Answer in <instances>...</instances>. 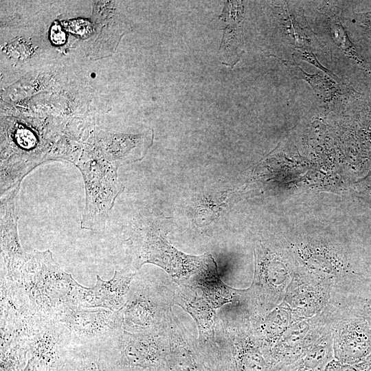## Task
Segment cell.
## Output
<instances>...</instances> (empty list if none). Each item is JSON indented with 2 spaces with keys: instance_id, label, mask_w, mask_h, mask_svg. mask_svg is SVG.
Listing matches in <instances>:
<instances>
[{
  "instance_id": "obj_23",
  "label": "cell",
  "mask_w": 371,
  "mask_h": 371,
  "mask_svg": "<svg viewBox=\"0 0 371 371\" xmlns=\"http://www.w3.org/2000/svg\"><path fill=\"white\" fill-rule=\"evenodd\" d=\"M352 312L364 319L371 326V298L359 299L354 304Z\"/></svg>"
},
{
  "instance_id": "obj_26",
  "label": "cell",
  "mask_w": 371,
  "mask_h": 371,
  "mask_svg": "<svg viewBox=\"0 0 371 371\" xmlns=\"http://www.w3.org/2000/svg\"><path fill=\"white\" fill-rule=\"evenodd\" d=\"M368 143L371 145V135H370V137H369ZM370 150H371V146H370ZM370 152H371V151H370Z\"/></svg>"
},
{
  "instance_id": "obj_18",
  "label": "cell",
  "mask_w": 371,
  "mask_h": 371,
  "mask_svg": "<svg viewBox=\"0 0 371 371\" xmlns=\"http://www.w3.org/2000/svg\"><path fill=\"white\" fill-rule=\"evenodd\" d=\"M279 60L287 67L293 78L307 82L313 89L319 100L323 102H330L341 91L339 84L333 79L319 74H308L294 63Z\"/></svg>"
},
{
  "instance_id": "obj_8",
  "label": "cell",
  "mask_w": 371,
  "mask_h": 371,
  "mask_svg": "<svg viewBox=\"0 0 371 371\" xmlns=\"http://www.w3.org/2000/svg\"><path fill=\"white\" fill-rule=\"evenodd\" d=\"M325 309L313 317L293 322L265 356L269 371H276L303 355L330 328L333 313Z\"/></svg>"
},
{
  "instance_id": "obj_5",
  "label": "cell",
  "mask_w": 371,
  "mask_h": 371,
  "mask_svg": "<svg viewBox=\"0 0 371 371\" xmlns=\"http://www.w3.org/2000/svg\"><path fill=\"white\" fill-rule=\"evenodd\" d=\"M172 305V284L134 278L123 306L124 330L145 333L166 328Z\"/></svg>"
},
{
  "instance_id": "obj_24",
  "label": "cell",
  "mask_w": 371,
  "mask_h": 371,
  "mask_svg": "<svg viewBox=\"0 0 371 371\" xmlns=\"http://www.w3.org/2000/svg\"><path fill=\"white\" fill-rule=\"evenodd\" d=\"M355 20L371 43V11L356 14Z\"/></svg>"
},
{
  "instance_id": "obj_13",
  "label": "cell",
  "mask_w": 371,
  "mask_h": 371,
  "mask_svg": "<svg viewBox=\"0 0 371 371\" xmlns=\"http://www.w3.org/2000/svg\"><path fill=\"white\" fill-rule=\"evenodd\" d=\"M169 352L163 371H211L203 361L198 341L186 335L172 311L168 322Z\"/></svg>"
},
{
  "instance_id": "obj_17",
  "label": "cell",
  "mask_w": 371,
  "mask_h": 371,
  "mask_svg": "<svg viewBox=\"0 0 371 371\" xmlns=\"http://www.w3.org/2000/svg\"><path fill=\"white\" fill-rule=\"evenodd\" d=\"M227 7L224 8L223 14L226 15L229 24L225 28L221 49L226 62L225 65L233 67L239 60L241 54L240 22L243 17V6L240 1H227Z\"/></svg>"
},
{
  "instance_id": "obj_12",
  "label": "cell",
  "mask_w": 371,
  "mask_h": 371,
  "mask_svg": "<svg viewBox=\"0 0 371 371\" xmlns=\"http://www.w3.org/2000/svg\"><path fill=\"white\" fill-rule=\"evenodd\" d=\"M330 286L320 281L293 278L286 288L284 302L290 309L294 322L320 313L328 304Z\"/></svg>"
},
{
  "instance_id": "obj_25",
  "label": "cell",
  "mask_w": 371,
  "mask_h": 371,
  "mask_svg": "<svg viewBox=\"0 0 371 371\" xmlns=\"http://www.w3.org/2000/svg\"><path fill=\"white\" fill-rule=\"evenodd\" d=\"M115 371H150L138 368H118L115 366Z\"/></svg>"
},
{
  "instance_id": "obj_21",
  "label": "cell",
  "mask_w": 371,
  "mask_h": 371,
  "mask_svg": "<svg viewBox=\"0 0 371 371\" xmlns=\"http://www.w3.org/2000/svg\"><path fill=\"white\" fill-rule=\"evenodd\" d=\"M325 371H371V355L363 361L352 365L342 363L334 359Z\"/></svg>"
},
{
  "instance_id": "obj_14",
  "label": "cell",
  "mask_w": 371,
  "mask_h": 371,
  "mask_svg": "<svg viewBox=\"0 0 371 371\" xmlns=\"http://www.w3.org/2000/svg\"><path fill=\"white\" fill-rule=\"evenodd\" d=\"M186 284L200 289L202 296L215 309L228 304L241 305L243 290L234 289L221 280L211 254H207L203 267Z\"/></svg>"
},
{
  "instance_id": "obj_11",
  "label": "cell",
  "mask_w": 371,
  "mask_h": 371,
  "mask_svg": "<svg viewBox=\"0 0 371 371\" xmlns=\"http://www.w3.org/2000/svg\"><path fill=\"white\" fill-rule=\"evenodd\" d=\"M334 358L346 364L360 363L371 355V326L353 312L332 325Z\"/></svg>"
},
{
  "instance_id": "obj_2",
  "label": "cell",
  "mask_w": 371,
  "mask_h": 371,
  "mask_svg": "<svg viewBox=\"0 0 371 371\" xmlns=\"http://www.w3.org/2000/svg\"><path fill=\"white\" fill-rule=\"evenodd\" d=\"M123 312V307L112 311L65 303L52 319L73 350L112 344L124 331Z\"/></svg>"
},
{
  "instance_id": "obj_6",
  "label": "cell",
  "mask_w": 371,
  "mask_h": 371,
  "mask_svg": "<svg viewBox=\"0 0 371 371\" xmlns=\"http://www.w3.org/2000/svg\"><path fill=\"white\" fill-rule=\"evenodd\" d=\"M169 347L168 326L153 333H131L124 330L112 344L111 352L116 367L163 371Z\"/></svg>"
},
{
  "instance_id": "obj_1",
  "label": "cell",
  "mask_w": 371,
  "mask_h": 371,
  "mask_svg": "<svg viewBox=\"0 0 371 371\" xmlns=\"http://www.w3.org/2000/svg\"><path fill=\"white\" fill-rule=\"evenodd\" d=\"M16 283L27 295L38 314L51 319L62 304L71 302L77 282L64 271L50 250H33L21 269Z\"/></svg>"
},
{
  "instance_id": "obj_16",
  "label": "cell",
  "mask_w": 371,
  "mask_h": 371,
  "mask_svg": "<svg viewBox=\"0 0 371 371\" xmlns=\"http://www.w3.org/2000/svg\"><path fill=\"white\" fill-rule=\"evenodd\" d=\"M334 359L331 326L303 355L276 371H325Z\"/></svg>"
},
{
  "instance_id": "obj_4",
  "label": "cell",
  "mask_w": 371,
  "mask_h": 371,
  "mask_svg": "<svg viewBox=\"0 0 371 371\" xmlns=\"http://www.w3.org/2000/svg\"><path fill=\"white\" fill-rule=\"evenodd\" d=\"M75 166L82 174L85 185V203L80 227L102 231L116 199L124 190L118 179L119 166L89 151Z\"/></svg>"
},
{
  "instance_id": "obj_20",
  "label": "cell",
  "mask_w": 371,
  "mask_h": 371,
  "mask_svg": "<svg viewBox=\"0 0 371 371\" xmlns=\"http://www.w3.org/2000/svg\"><path fill=\"white\" fill-rule=\"evenodd\" d=\"M293 56H295L297 58L305 60L318 69L323 71L326 75L329 76L330 78L335 80L338 84L342 83L341 79H339L332 71L323 66L320 62L317 60L315 54L312 52L309 48H297Z\"/></svg>"
},
{
  "instance_id": "obj_9",
  "label": "cell",
  "mask_w": 371,
  "mask_h": 371,
  "mask_svg": "<svg viewBox=\"0 0 371 371\" xmlns=\"http://www.w3.org/2000/svg\"><path fill=\"white\" fill-rule=\"evenodd\" d=\"M21 185L1 194V256L5 272L3 278L14 280L29 258L18 234L19 199Z\"/></svg>"
},
{
  "instance_id": "obj_10",
  "label": "cell",
  "mask_w": 371,
  "mask_h": 371,
  "mask_svg": "<svg viewBox=\"0 0 371 371\" xmlns=\"http://www.w3.org/2000/svg\"><path fill=\"white\" fill-rule=\"evenodd\" d=\"M135 276L136 269L133 267H123L115 269L111 280H104L97 274L96 282L91 287H86L77 282L71 303L87 308L117 311L124 306Z\"/></svg>"
},
{
  "instance_id": "obj_19",
  "label": "cell",
  "mask_w": 371,
  "mask_h": 371,
  "mask_svg": "<svg viewBox=\"0 0 371 371\" xmlns=\"http://www.w3.org/2000/svg\"><path fill=\"white\" fill-rule=\"evenodd\" d=\"M329 27L333 39L344 54L352 59L357 66L366 71H369L341 23L335 19H332L329 23Z\"/></svg>"
},
{
  "instance_id": "obj_15",
  "label": "cell",
  "mask_w": 371,
  "mask_h": 371,
  "mask_svg": "<svg viewBox=\"0 0 371 371\" xmlns=\"http://www.w3.org/2000/svg\"><path fill=\"white\" fill-rule=\"evenodd\" d=\"M102 141L97 149L87 150L119 167L141 160L151 145L143 135H109Z\"/></svg>"
},
{
  "instance_id": "obj_7",
  "label": "cell",
  "mask_w": 371,
  "mask_h": 371,
  "mask_svg": "<svg viewBox=\"0 0 371 371\" xmlns=\"http://www.w3.org/2000/svg\"><path fill=\"white\" fill-rule=\"evenodd\" d=\"M232 311L218 320L231 353L233 371H269L248 313L242 307L240 313Z\"/></svg>"
},
{
  "instance_id": "obj_3",
  "label": "cell",
  "mask_w": 371,
  "mask_h": 371,
  "mask_svg": "<svg viewBox=\"0 0 371 371\" xmlns=\"http://www.w3.org/2000/svg\"><path fill=\"white\" fill-rule=\"evenodd\" d=\"M132 267L145 264L163 269L176 284H186L203 267L208 254L192 256L172 245L167 234L153 221H144L131 238Z\"/></svg>"
},
{
  "instance_id": "obj_22",
  "label": "cell",
  "mask_w": 371,
  "mask_h": 371,
  "mask_svg": "<svg viewBox=\"0 0 371 371\" xmlns=\"http://www.w3.org/2000/svg\"><path fill=\"white\" fill-rule=\"evenodd\" d=\"M358 196L371 207V170L354 184Z\"/></svg>"
}]
</instances>
